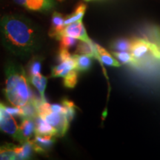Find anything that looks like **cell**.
Listing matches in <instances>:
<instances>
[{"mask_svg": "<svg viewBox=\"0 0 160 160\" xmlns=\"http://www.w3.org/2000/svg\"><path fill=\"white\" fill-rule=\"evenodd\" d=\"M0 38L9 53L22 59L37 53L43 43L39 26L25 16L17 13L0 17Z\"/></svg>", "mask_w": 160, "mask_h": 160, "instance_id": "cell-1", "label": "cell"}, {"mask_svg": "<svg viewBox=\"0 0 160 160\" xmlns=\"http://www.w3.org/2000/svg\"><path fill=\"white\" fill-rule=\"evenodd\" d=\"M5 76L4 95L12 105L22 107L35 99L27 73L21 65L11 60L8 61L5 65Z\"/></svg>", "mask_w": 160, "mask_h": 160, "instance_id": "cell-2", "label": "cell"}, {"mask_svg": "<svg viewBox=\"0 0 160 160\" xmlns=\"http://www.w3.org/2000/svg\"><path fill=\"white\" fill-rule=\"evenodd\" d=\"M0 131L11 137L19 143L25 141L22 134L19 126L13 116L6 111V105L0 102Z\"/></svg>", "mask_w": 160, "mask_h": 160, "instance_id": "cell-3", "label": "cell"}, {"mask_svg": "<svg viewBox=\"0 0 160 160\" xmlns=\"http://www.w3.org/2000/svg\"><path fill=\"white\" fill-rule=\"evenodd\" d=\"M17 5L31 11L48 13L55 8L56 0H13Z\"/></svg>", "mask_w": 160, "mask_h": 160, "instance_id": "cell-4", "label": "cell"}, {"mask_svg": "<svg viewBox=\"0 0 160 160\" xmlns=\"http://www.w3.org/2000/svg\"><path fill=\"white\" fill-rule=\"evenodd\" d=\"M42 117L57 129L58 131V137H62L67 133L69 129L70 122L64 113L51 112L48 114L42 116Z\"/></svg>", "mask_w": 160, "mask_h": 160, "instance_id": "cell-5", "label": "cell"}, {"mask_svg": "<svg viewBox=\"0 0 160 160\" xmlns=\"http://www.w3.org/2000/svg\"><path fill=\"white\" fill-rule=\"evenodd\" d=\"M62 36L71 37L85 42L92 41L88 35L87 31H86V29L82 22V19L66 25L62 31L61 37Z\"/></svg>", "mask_w": 160, "mask_h": 160, "instance_id": "cell-6", "label": "cell"}, {"mask_svg": "<svg viewBox=\"0 0 160 160\" xmlns=\"http://www.w3.org/2000/svg\"><path fill=\"white\" fill-rule=\"evenodd\" d=\"M130 52L133 57L142 62V59L151 53L150 42L148 39H134L131 40Z\"/></svg>", "mask_w": 160, "mask_h": 160, "instance_id": "cell-7", "label": "cell"}, {"mask_svg": "<svg viewBox=\"0 0 160 160\" xmlns=\"http://www.w3.org/2000/svg\"><path fill=\"white\" fill-rule=\"evenodd\" d=\"M35 153L45 154L54 145L56 137L53 136H42L36 134L34 139H32Z\"/></svg>", "mask_w": 160, "mask_h": 160, "instance_id": "cell-8", "label": "cell"}, {"mask_svg": "<svg viewBox=\"0 0 160 160\" xmlns=\"http://www.w3.org/2000/svg\"><path fill=\"white\" fill-rule=\"evenodd\" d=\"M65 27V18L63 17V15L59 12H53L51 18V28L48 32L49 37L59 40L62 31Z\"/></svg>", "mask_w": 160, "mask_h": 160, "instance_id": "cell-9", "label": "cell"}, {"mask_svg": "<svg viewBox=\"0 0 160 160\" xmlns=\"http://www.w3.org/2000/svg\"><path fill=\"white\" fill-rule=\"evenodd\" d=\"M96 47V59H97L99 62L107 66L111 67H120V63L115 57H112V55L107 51L102 46L95 43Z\"/></svg>", "mask_w": 160, "mask_h": 160, "instance_id": "cell-10", "label": "cell"}, {"mask_svg": "<svg viewBox=\"0 0 160 160\" xmlns=\"http://www.w3.org/2000/svg\"><path fill=\"white\" fill-rule=\"evenodd\" d=\"M76 69V63L73 57L59 62V65L53 67L51 70V77L53 78L65 77L70 71Z\"/></svg>", "mask_w": 160, "mask_h": 160, "instance_id": "cell-11", "label": "cell"}, {"mask_svg": "<svg viewBox=\"0 0 160 160\" xmlns=\"http://www.w3.org/2000/svg\"><path fill=\"white\" fill-rule=\"evenodd\" d=\"M36 134L42 135V136H53L58 137V131L55 128L46 122L42 117L40 116H37L36 117Z\"/></svg>", "mask_w": 160, "mask_h": 160, "instance_id": "cell-12", "label": "cell"}, {"mask_svg": "<svg viewBox=\"0 0 160 160\" xmlns=\"http://www.w3.org/2000/svg\"><path fill=\"white\" fill-rule=\"evenodd\" d=\"M14 151L17 156V159H31L33 153H34V149H33V141L30 139L25 140L21 145L15 146Z\"/></svg>", "mask_w": 160, "mask_h": 160, "instance_id": "cell-13", "label": "cell"}, {"mask_svg": "<svg viewBox=\"0 0 160 160\" xmlns=\"http://www.w3.org/2000/svg\"><path fill=\"white\" fill-rule=\"evenodd\" d=\"M76 63V69L79 72H87L91 68L93 65V58L91 56L77 54L73 56Z\"/></svg>", "mask_w": 160, "mask_h": 160, "instance_id": "cell-14", "label": "cell"}, {"mask_svg": "<svg viewBox=\"0 0 160 160\" xmlns=\"http://www.w3.org/2000/svg\"><path fill=\"white\" fill-rule=\"evenodd\" d=\"M150 39H148L151 47L150 54L155 59L160 60V31L159 30H154L151 31Z\"/></svg>", "mask_w": 160, "mask_h": 160, "instance_id": "cell-15", "label": "cell"}, {"mask_svg": "<svg viewBox=\"0 0 160 160\" xmlns=\"http://www.w3.org/2000/svg\"><path fill=\"white\" fill-rule=\"evenodd\" d=\"M113 55L116 59H117L119 62L125 64V65H129L133 67H140L142 66V62L139 60L135 59L131 54V52L129 51H123V52H117L113 51Z\"/></svg>", "mask_w": 160, "mask_h": 160, "instance_id": "cell-16", "label": "cell"}, {"mask_svg": "<svg viewBox=\"0 0 160 160\" xmlns=\"http://www.w3.org/2000/svg\"><path fill=\"white\" fill-rule=\"evenodd\" d=\"M29 82L39 91L40 98L42 100H46L45 97V92L48 83L47 77H44L42 74L32 76V77H29Z\"/></svg>", "mask_w": 160, "mask_h": 160, "instance_id": "cell-17", "label": "cell"}, {"mask_svg": "<svg viewBox=\"0 0 160 160\" xmlns=\"http://www.w3.org/2000/svg\"><path fill=\"white\" fill-rule=\"evenodd\" d=\"M86 9H87V5L84 3H79L76 8L74 9L71 14L67 16L65 18V25H68L69 24L76 22L82 20L85 15Z\"/></svg>", "mask_w": 160, "mask_h": 160, "instance_id": "cell-18", "label": "cell"}, {"mask_svg": "<svg viewBox=\"0 0 160 160\" xmlns=\"http://www.w3.org/2000/svg\"><path fill=\"white\" fill-rule=\"evenodd\" d=\"M76 53L77 54H85L91 56L92 57H96V47L95 42L93 41L85 42L80 40L79 43H77Z\"/></svg>", "mask_w": 160, "mask_h": 160, "instance_id": "cell-19", "label": "cell"}, {"mask_svg": "<svg viewBox=\"0 0 160 160\" xmlns=\"http://www.w3.org/2000/svg\"><path fill=\"white\" fill-rule=\"evenodd\" d=\"M43 58L39 56H33L28 64V73L29 77L41 74Z\"/></svg>", "mask_w": 160, "mask_h": 160, "instance_id": "cell-20", "label": "cell"}, {"mask_svg": "<svg viewBox=\"0 0 160 160\" xmlns=\"http://www.w3.org/2000/svg\"><path fill=\"white\" fill-rule=\"evenodd\" d=\"M37 98L22 106V119H33L38 116L37 107Z\"/></svg>", "mask_w": 160, "mask_h": 160, "instance_id": "cell-21", "label": "cell"}, {"mask_svg": "<svg viewBox=\"0 0 160 160\" xmlns=\"http://www.w3.org/2000/svg\"><path fill=\"white\" fill-rule=\"evenodd\" d=\"M15 146L12 143L0 144V160L17 159L14 151Z\"/></svg>", "mask_w": 160, "mask_h": 160, "instance_id": "cell-22", "label": "cell"}, {"mask_svg": "<svg viewBox=\"0 0 160 160\" xmlns=\"http://www.w3.org/2000/svg\"><path fill=\"white\" fill-rule=\"evenodd\" d=\"M20 131L25 139H30L36 132V123L33 119H23Z\"/></svg>", "mask_w": 160, "mask_h": 160, "instance_id": "cell-23", "label": "cell"}, {"mask_svg": "<svg viewBox=\"0 0 160 160\" xmlns=\"http://www.w3.org/2000/svg\"><path fill=\"white\" fill-rule=\"evenodd\" d=\"M62 104L65 110H64V114L65 115L67 119L68 120L70 123L73 121L76 115V105L73 102L69 100L67 98H64L62 100Z\"/></svg>", "mask_w": 160, "mask_h": 160, "instance_id": "cell-24", "label": "cell"}, {"mask_svg": "<svg viewBox=\"0 0 160 160\" xmlns=\"http://www.w3.org/2000/svg\"><path fill=\"white\" fill-rule=\"evenodd\" d=\"M79 80V71L77 69L72 70L64 77L63 85L67 88H74Z\"/></svg>", "mask_w": 160, "mask_h": 160, "instance_id": "cell-25", "label": "cell"}, {"mask_svg": "<svg viewBox=\"0 0 160 160\" xmlns=\"http://www.w3.org/2000/svg\"><path fill=\"white\" fill-rule=\"evenodd\" d=\"M131 40L128 39H118L111 43V48L113 51L123 52L129 51L131 49Z\"/></svg>", "mask_w": 160, "mask_h": 160, "instance_id": "cell-26", "label": "cell"}, {"mask_svg": "<svg viewBox=\"0 0 160 160\" xmlns=\"http://www.w3.org/2000/svg\"><path fill=\"white\" fill-rule=\"evenodd\" d=\"M59 41V48L64 49H70L71 48L74 47L77 44V39L75 38L67 37V36H62Z\"/></svg>", "mask_w": 160, "mask_h": 160, "instance_id": "cell-27", "label": "cell"}, {"mask_svg": "<svg viewBox=\"0 0 160 160\" xmlns=\"http://www.w3.org/2000/svg\"><path fill=\"white\" fill-rule=\"evenodd\" d=\"M73 57L70 52L68 49H64V48H59V51L57 53V61L59 62H62L65 61V60L70 59Z\"/></svg>", "mask_w": 160, "mask_h": 160, "instance_id": "cell-28", "label": "cell"}, {"mask_svg": "<svg viewBox=\"0 0 160 160\" xmlns=\"http://www.w3.org/2000/svg\"><path fill=\"white\" fill-rule=\"evenodd\" d=\"M6 111L13 117H22V108L19 106H6Z\"/></svg>", "mask_w": 160, "mask_h": 160, "instance_id": "cell-29", "label": "cell"}, {"mask_svg": "<svg viewBox=\"0 0 160 160\" xmlns=\"http://www.w3.org/2000/svg\"><path fill=\"white\" fill-rule=\"evenodd\" d=\"M51 109L52 112H55V113H64V110H65V108L62 104H52L51 105Z\"/></svg>", "mask_w": 160, "mask_h": 160, "instance_id": "cell-30", "label": "cell"}, {"mask_svg": "<svg viewBox=\"0 0 160 160\" xmlns=\"http://www.w3.org/2000/svg\"><path fill=\"white\" fill-rule=\"evenodd\" d=\"M86 1H91V0H86Z\"/></svg>", "mask_w": 160, "mask_h": 160, "instance_id": "cell-31", "label": "cell"}]
</instances>
